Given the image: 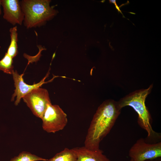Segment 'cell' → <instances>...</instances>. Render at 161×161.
<instances>
[{"label": "cell", "mask_w": 161, "mask_h": 161, "mask_svg": "<svg viewBox=\"0 0 161 161\" xmlns=\"http://www.w3.org/2000/svg\"><path fill=\"white\" fill-rule=\"evenodd\" d=\"M129 156L133 161H145L161 157V142L149 143L140 138L132 146Z\"/></svg>", "instance_id": "5b68a950"}, {"label": "cell", "mask_w": 161, "mask_h": 161, "mask_svg": "<svg viewBox=\"0 0 161 161\" xmlns=\"http://www.w3.org/2000/svg\"><path fill=\"white\" fill-rule=\"evenodd\" d=\"M47 160L30 152L24 151L12 158L10 161H47Z\"/></svg>", "instance_id": "7c38bea8"}, {"label": "cell", "mask_w": 161, "mask_h": 161, "mask_svg": "<svg viewBox=\"0 0 161 161\" xmlns=\"http://www.w3.org/2000/svg\"><path fill=\"white\" fill-rule=\"evenodd\" d=\"M1 0H0V15H1Z\"/></svg>", "instance_id": "2e32d148"}, {"label": "cell", "mask_w": 161, "mask_h": 161, "mask_svg": "<svg viewBox=\"0 0 161 161\" xmlns=\"http://www.w3.org/2000/svg\"><path fill=\"white\" fill-rule=\"evenodd\" d=\"M152 84L145 89L135 90L126 95L117 101L121 109L129 106L132 107L138 115L137 122L139 126L146 131L147 136L145 141L155 143L161 138L160 134L154 131L151 126L152 118L145 104L146 99L151 93Z\"/></svg>", "instance_id": "7a4b0ae2"}, {"label": "cell", "mask_w": 161, "mask_h": 161, "mask_svg": "<svg viewBox=\"0 0 161 161\" xmlns=\"http://www.w3.org/2000/svg\"><path fill=\"white\" fill-rule=\"evenodd\" d=\"M13 63V58L6 52L4 57L0 60V70L5 73L12 74L14 71Z\"/></svg>", "instance_id": "4fadbf2b"}, {"label": "cell", "mask_w": 161, "mask_h": 161, "mask_svg": "<svg viewBox=\"0 0 161 161\" xmlns=\"http://www.w3.org/2000/svg\"><path fill=\"white\" fill-rule=\"evenodd\" d=\"M72 148L77 154V161H111L100 149L93 150L84 146Z\"/></svg>", "instance_id": "9c48e42d"}, {"label": "cell", "mask_w": 161, "mask_h": 161, "mask_svg": "<svg viewBox=\"0 0 161 161\" xmlns=\"http://www.w3.org/2000/svg\"><path fill=\"white\" fill-rule=\"evenodd\" d=\"M1 5L3 8L4 19L13 25L22 24L24 15L18 0H1Z\"/></svg>", "instance_id": "52a82bcc"}, {"label": "cell", "mask_w": 161, "mask_h": 161, "mask_svg": "<svg viewBox=\"0 0 161 161\" xmlns=\"http://www.w3.org/2000/svg\"><path fill=\"white\" fill-rule=\"evenodd\" d=\"M9 31L11 41L6 52L13 58L17 55L18 52L17 46L18 34L17 26L11 28Z\"/></svg>", "instance_id": "8fae6325"}, {"label": "cell", "mask_w": 161, "mask_h": 161, "mask_svg": "<svg viewBox=\"0 0 161 161\" xmlns=\"http://www.w3.org/2000/svg\"><path fill=\"white\" fill-rule=\"evenodd\" d=\"M122 109L117 101L106 100L98 107L88 130L84 146L89 149H99L101 141L109 133L120 115Z\"/></svg>", "instance_id": "6da1fadb"}, {"label": "cell", "mask_w": 161, "mask_h": 161, "mask_svg": "<svg viewBox=\"0 0 161 161\" xmlns=\"http://www.w3.org/2000/svg\"><path fill=\"white\" fill-rule=\"evenodd\" d=\"M145 161H161V158L160 157L155 159L147 160Z\"/></svg>", "instance_id": "9a60e30c"}, {"label": "cell", "mask_w": 161, "mask_h": 161, "mask_svg": "<svg viewBox=\"0 0 161 161\" xmlns=\"http://www.w3.org/2000/svg\"><path fill=\"white\" fill-rule=\"evenodd\" d=\"M43 129L48 133L63 130L68 122L66 114L57 105L49 103L41 119Z\"/></svg>", "instance_id": "277c9868"}, {"label": "cell", "mask_w": 161, "mask_h": 161, "mask_svg": "<svg viewBox=\"0 0 161 161\" xmlns=\"http://www.w3.org/2000/svg\"><path fill=\"white\" fill-rule=\"evenodd\" d=\"M49 0H23L20 2L27 28L40 27L55 15L56 11L50 6Z\"/></svg>", "instance_id": "3957f363"}, {"label": "cell", "mask_w": 161, "mask_h": 161, "mask_svg": "<svg viewBox=\"0 0 161 161\" xmlns=\"http://www.w3.org/2000/svg\"><path fill=\"white\" fill-rule=\"evenodd\" d=\"M22 98L33 114L41 119L47 105L51 103L47 90L40 87L32 90Z\"/></svg>", "instance_id": "8992f818"}, {"label": "cell", "mask_w": 161, "mask_h": 161, "mask_svg": "<svg viewBox=\"0 0 161 161\" xmlns=\"http://www.w3.org/2000/svg\"><path fill=\"white\" fill-rule=\"evenodd\" d=\"M130 161H133L131 159Z\"/></svg>", "instance_id": "e0dca14e"}, {"label": "cell", "mask_w": 161, "mask_h": 161, "mask_svg": "<svg viewBox=\"0 0 161 161\" xmlns=\"http://www.w3.org/2000/svg\"><path fill=\"white\" fill-rule=\"evenodd\" d=\"M77 154L72 148H65L63 151L57 153L47 161H77Z\"/></svg>", "instance_id": "30bf717a"}, {"label": "cell", "mask_w": 161, "mask_h": 161, "mask_svg": "<svg viewBox=\"0 0 161 161\" xmlns=\"http://www.w3.org/2000/svg\"><path fill=\"white\" fill-rule=\"evenodd\" d=\"M109 2L111 3H112L114 4V5L115 6V8H116V9L117 10L118 12L119 13H120L121 14H122L123 17L125 18L124 16H123V14L122 13L121 11L120 10V7L118 6V5L116 3V1L115 0H109Z\"/></svg>", "instance_id": "5bb4252c"}, {"label": "cell", "mask_w": 161, "mask_h": 161, "mask_svg": "<svg viewBox=\"0 0 161 161\" xmlns=\"http://www.w3.org/2000/svg\"><path fill=\"white\" fill-rule=\"evenodd\" d=\"M13 79L15 89L13 94L11 101L14 100L16 97L15 105H18L22 97L32 90L40 87L46 82L44 81L46 77L44 78L40 82L32 85H29L26 83L23 78V74L19 75L16 70L14 71L12 73Z\"/></svg>", "instance_id": "ba28073f"}]
</instances>
